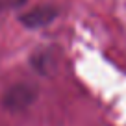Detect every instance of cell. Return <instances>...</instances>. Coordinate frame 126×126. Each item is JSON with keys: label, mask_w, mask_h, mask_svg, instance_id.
I'll use <instances>...</instances> for the list:
<instances>
[{"label": "cell", "mask_w": 126, "mask_h": 126, "mask_svg": "<svg viewBox=\"0 0 126 126\" xmlns=\"http://www.w3.org/2000/svg\"><path fill=\"white\" fill-rule=\"evenodd\" d=\"M0 2H4V4H8V6H17V4H20V2H24V0H0Z\"/></svg>", "instance_id": "1"}]
</instances>
